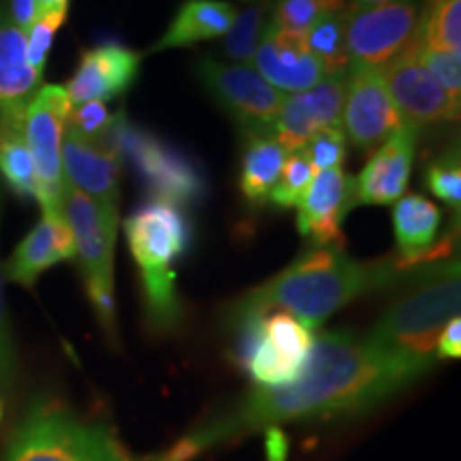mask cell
Segmentation results:
<instances>
[{
    "instance_id": "obj_1",
    "label": "cell",
    "mask_w": 461,
    "mask_h": 461,
    "mask_svg": "<svg viewBox=\"0 0 461 461\" xmlns=\"http://www.w3.org/2000/svg\"><path fill=\"white\" fill-rule=\"evenodd\" d=\"M417 376L350 331L314 336L293 383L257 387L203 420L154 461H194L212 448L291 420L357 417L400 393Z\"/></svg>"
},
{
    "instance_id": "obj_2",
    "label": "cell",
    "mask_w": 461,
    "mask_h": 461,
    "mask_svg": "<svg viewBox=\"0 0 461 461\" xmlns=\"http://www.w3.org/2000/svg\"><path fill=\"white\" fill-rule=\"evenodd\" d=\"M411 272L402 267L395 255L366 263L350 258L344 248L314 246L274 278L238 299L230 321L282 310L314 331L344 305L366 293L403 282Z\"/></svg>"
},
{
    "instance_id": "obj_3",
    "label": "cell",
    "mask_w": 461,
    "mask_h": 461,
    "mask_svg": "<svg viewBox=\"0 0 461 461\" xmlns=\"http://www.w3.org/2000/svg\"><path fill=\"white\" fill-rule=\"evenodd\" d=\"M461 269L457 257L425 263L408 274L402 297L380 316L366 342L400 363L414 376L436 366V344L445 327L459 316Z\"/></svg>"
},
{
    "instance_id": "obj_4",
    "label": "cell",
    "mask_w": 461,
    "mask_h": 461,
    "mask_svg": "<svg viewBox=\"0 0 461 461\" xmlns=\"http://www.w3.org/2000/svg\"><path fill=\"white\" fill-rule=\"evenodd\" d=\"M126 244L141 276L148 327L167 336L180 327L184 305L177 293L176 261L193 246L194 227L184 207L149 201L122 222Z\"/></svg>"
},
{
    "instance_id": "obj_5",
    "label": "cell",
    "mask_w": 461,
    "mask_h": 461,
    "mask_svg": "<svg viewBox=\"0 0 461 461\" xmlns=\"http://www.w3.org/2000/svg\"><path fill=\"white\" fill-rule=\"evenodd\" d=\"M3 461H140L105 423L60 402H34L11 436Z\"/></svg>"
},
{
    "instance_id": "obj_6",
    "label": "cell",
    "mask_w": 461,
    "mask_h": 461,
    "mask_svg": "<svg viewBox=\"0 0 461 461\" xmlns=\"http://www.w3.org/2000/svg\"><path fill=\"white\" fill-rule=\"evenodd\" d=\"M96 143L118 149L131 160L152 201H165L186 210L205 199L207 182L201 167L180 148L132 126L124 112L115 113L113 124Z\"/></svg>"
},
{
    "instance_id": "obj_7",
    "label": "cell",
    "mask_w": 461,
    "mask_h": 461,
    "mask_svg": "<svg viewBox=\"0 0 461 461\" xmlns=\"http://www.w3.org/2000/svg\"><path fill=\"white\" fill-rule=\"evenodd\" d=\"M62 216L73 233L75 258L84 278L86 295L101 327L115 338L113 295V248L118 229V210H109L67 184L62 193Z\"/></svg>"
},
{
    "instance_id": "obj_8",
    "label": "cell",
    "mask_w": 461,
    "mask_h": 461,
    "mask_svg": "<svg viewBox=\"0 0 461 461\" xmlns=\"http://www.w3.org/2000/svg\"><path fill=\"white\" fill-rule=\"evenodd\" d=\"M420 11L419 0L346 7L344 34L350 67L383 71L417 41Z\"/></svg>"
},
{
    "instance_id": "obj_9",
    "label": "cell",
    "mask_w": 461,
    "mask_h": 461,
    "mask_svg": "<svg viewBox=\"0 0 461 461\" xmlns=\"http://www.w3.org/2000/svg\"><path fill=\"white\" fill-rule=\"evenodd\" d=\"M197 75L212 101L229 113L246 137L274 135L276 120L286 96L265 82L255 67L224 65L214 58H203Z\"/></svg>"
},
{
    "instance_id": "obj_10",
    "label": "cell",
    "mask_w": 461,
    "mask_h": 461,
    "mask_svg": "<svg viewBox=\"0 0 461 461\" xmlns=\"http://www.w3.org/2000/svg\"><path fill=\"white\" fill-rule=\"evenodd\" d=\"M71 101L62 86H41L24 109V140L37 171L39 203L43 212H62L65 173H62V140Z\"/></svg>"
},
{
    "instance_id": "obj_11",
    "label": "cell",
    "mask_w": 461,
    "mask_h": 461,
    "mask_svg": "<svg viewBox=\"0 0 461 461\" xmlns=\"http://www.w3.org/2000/svg\"><path fill=\"white\" fill-rule=\"evenodd\" d=\"M420 37H417L411 48L389 62L380 71L384 88H387L391 101L400 112L403 122L414 126H431L442 122H455L459 120V99L448 95L434 75L419 62L417 51Z\"/></svg>"
},
{
    "instance_id": "obj_12",
    "label": "cell",
    "mask_w": 461,
    "mask_h": 461,
    "mask_svg": "<svg viewBox=\"0 0 461 461\" xmlns=\"http://www.w3.org/2000/svg\"><path fill=\"white\" fill-rule=\"evenodd\" d=\"M402 115L391 101L376 68H355L346 73L342 131L346 140L374 152L402 126Z\"/></svg>"
},
{
    "instance_id": "obj_13",
    "label": "cell",
    "mask_w": 461,
    "mask_h": 461,
    "mask_svg": "<svg viewBox=\"0 0 461 461\" xmlns=\"http://www.w3.org/2000/svg\"><path fill=\"white\" fill-rule=\"evenodd\" d=\"M419 126L402 122L387 141L380 143L353 180V205H393L406 193L414 157H417Z\"/></svg>"
},
{
    "instance_id": "obj_14",
    "label": "cell",
    "mask_w": 461,
    "mask_h": 461,
    "mask_svg": "<svg viewBox=\"0 0 461 461\" xmlns=\"http://www.w3.org/2000/svg\"><path fill=\"white\" fill-rule=\"evenodd\" d=\"M141 60V51L118 41L84 50L65 88L68 101L75 107L88 101L105 103L124 96L140 77Z\"/></svg>"
},
{
    "instance_id": "obj_15",
    "label": "cell",
    "mask_w": 461,
    "mask_h": 461,
    "mask_svg": "<svg viewBox=\"0 0 461 461\" xmlns=\"http://www.w3.org/2000/svg\"><path fill=\"white\" fill-rule=\"evenodd\" d=\"M346 73L327 75L312 88L286 96L274 126V137L286 152L305 148L316 132L342 126Z\"/></svg>"
},
{
    "instance_id": "obj_16",
    "label": "cell",
    "mask_w": 461,
    "mask_h": 461,
    "mask_svg": "<svg viewBox=\"0 0 461 461\" xmlns=\"http://www.w3.org/2000/svg\"><path fill=\"white\" fill-rule=\"evenodd\" d=\"M353 207V177L342 167L319 171L297 203L299 233L314 246L344 248L342 222Z\"/></svg>"
},
{
    "instance_id": "obj_17",
    "label": "cell",
    "mask_w": 461,
    "mask_h": 461,
    "mask_svg": "<svg viewBox=\"0 0 461 461\" xmlns=\"http://www.w3.org/2000/svg\"><path fill=\"white\" fill-rule=\"evenodd\" d=\"M122 163L124 157L118 149H109L96 141L84 140L71 129L65 131V140H62L65 182L109 210H118L120 205Z\"/></svg>"
},
{
    "instance_id": "obj_18",
    "label": "cell",
    "mask_w": 461,
    "mask_h": 461,
    "mask_svg": "<svg viewBox=\"0 0 461 461\" xmlns=\"http://www.w3.org/2000/svg\"><path fill=\"white\" fill-rule=\"evenodd\" d=\"M440 207L423 194H406L393 207V233L397 241L395 257L402 267L414 269L419 265L442 261L453 257V240L457 230H448L445 240L438 241L440 230Z\"/></svg>"
},
{
    "instance_id": "obj_19",
    "label": "cell",
    "mask_w": 461,
    "mask_h": 461,
    "mask_svg": "<svg viewBox=\"0 0 461 461\" xmlns=\"http://www.w3.org/2000/svg\"><path fill=\"white\" fill-rule=\"evenodd\" d=\"M252 62H255L257 71L263 75L265 82L272 84L282 95L285 92L297 95V92L312 88L322 77H327L321 62L305 48L303 37L282 32L272 24L265 31V37Z\"/></svg>"
},
{
    "instance_id": "obj_20",
    "label": "cell",
    "mask_w": 461,
    "mask_h": 461,
    "mask_svg": "<svg viewBox=\"0 0 461 461\" xmlns=\"http://www.w3.org/2000/svg\"><path fill=\"white\" fill-rule=\"evenodd\" d=\"M75 258V241L62 212H43L31 233L17 244L3 265L5 278L31 288L39 276L60 261Z\"/></svg>"
},
{
    "instance_id": "obj_21",
    "label": "cell",
    "mask_w": 461,
    "mask_h": 461,
    "mask_svg": "<svg viewBox=\"0 0 461 461\" xmlns=\"http://www.w3.org/2000/svg\"><path fill=\"white\" fill-rule=\"evenodd\" d=\"M43 73L34 71L26 58V32L15 24L9 5L0 3V118L24 112Z\"/></svg>"
},
{
    "instance_id": "obj_22",
    "label": "cell",
    "mask_w": 461,
    "mask_h": 461,
    "mask_svg": "<svg viewBox=\"0 0 461 461\" xmlns=\"http://www.w3.org/2000/svg\"><path fill=\"white\" fill-rule=\"evenodd\" d=\"M235 15L238 9L227 0H184L152 51L190 48L201 41L224 37L233 26Z\"/></svg>"
},
{
    "instance_id": "obj_23",
    "label": "cell",
    "mask_w": 461,
    "mask_h": 461,
    "mask_svg": "<svg viewBox=\"0 0 461 461\" xmlns=\"http://www.w3.org/2000/svg\"><path fill=\"white\" fill-rule=\"evenodd\" d=\"M285 160L286 149L280 146L274 135L246 137V148L241 154L240 188L252 205L267 203Z\"/></svg>"
},
{
    "instance_id": "obj_24",
    "label": "cell",
    "mask_w": 461,
    "mask_h": 461,
    "mask_svg": "<svg viewBox=\"0 0 461 461\" xmlns=\"http://www.w3.org/2000/svg\"><path fill=\"white\" fill-rule=\"evenodd\" d=\"M0 176L17 197L39 201L37 171L24 140V112L0 118Z\"/></svg>"
},
{
    "instance_id": "obj_25",
    "label": "cell",
    "mask_w": 461,
    "mask_h": 461,
    "mask_svg": "<svg viewBox=\"0 0 461 461\" xmlns=\"http://www.w3.org/2000/svg\"><path fill=\"white\" fill-rule=\"evenodd\" d=\"M272 7L274 0H261V3L246 7L235 15L233 26L224 34L222 41V51L227 58L240 62V65H252L269 20H272Z\"/></svg>"
},
{
    "instance_id": "obj_26",
    "label": "cell",
    "mask_w": 461,
    "mask_h": 461,
    "mask_svg": "<svg viewBox=\"0 0 461 461\" xmlns=\"http://www.w3.org/2000/svg\"><path fill=\"white\" fill-rule=\"evenodd\" d=\"M303 43L327 75L348 73L350 60L346 51L344 11L321 17L316 24L303 34Z\"/></svg>"
},
{
    "instance_id": "obj_27",
    "label": "cell",
    "mask_w": 461,
    "mask_h": 461,
    "mask_svg": "<svg viewBox=\"0 0 461 461\" xmlns=\"http://www.w3.org/2000/svg\"><path fill=\"white\" fill-rule=\"evenodd\" d=\"M261 331L269 346L274 350H278L288 363L303 367V363L310 355V348L314 344V331L308 325H303L293 314L274 310V312H267L263 316Z\"/></svg>"
},
{
    "instance_id": "obj_28",
    "label": "cell",
    "mask_w": 461,
    "mask_h": 461,
    "mask_svg": "<svg viewBox=\"0 0 461 461\" xmlns=\"http://www.w3.org/2000/svg\"><path fill=\"white\" fill-rule=\"evenodd\" d=\"M419 37L425 48L461 51V0H428Z\"/></svg>"
},
{
    "instance_id": "obj_29",
    "label": "cell",
    "mask_w": 461,
    "mask_h": 461,
    "mask_svg": "<svg viewBox=\"0 0 461 461\" xmlns=\"http://www.w3.org/2000/svg\"><path fill=\"white\" fill-rule=\"evenodd\" d=\"M344 9V0H274L269 24L282 32L303 37L321 17Z\"/></svg>"
},
{
    "instance_id": "obj_30",
    "label": "cell",
    "mask_w": 461,
    "mask_h": 461,
    "mask_svg": "<svg viewBox=\"0 0 461 461\" xmlns=\"http://www.w3.org/2000/svg\"><path fill=\"white\" fill-rule=\"evenodd\" d=\"M314 176L316 169L310 163L305 149H295V152H291V157H286L278 182L269 194V201L278 207H295Z\"/></svg>"
},
{
    "instance_id": "obj_31",
    "label": "cell",
    "mask_w": 461,
    "mask_h": 461,
    "mask_svg": "<svg viewBox=\"0 0 461 461\" xmlns=\"http://www.w3.org/2000/svg\"><path fill=\"white\" fill-rule=\"evenodd\" d=\"M425 184L436 199L445 201L447 205L459 212L461 205V160L459 149H448L447 154L438 157L425 171Z\"/></svg>"
},
{
    "instance_id": "obj_32",
    "label": "cell",
    "mask_w": 461,
    "mask_h": 461,
    "mask_svg": "<svg viewBox=\"0 0 461 461\" xmlns=\"http://www.w3.org/2000/svg\"><path fill=\"white\" fill-rule=\"evenodd\" d=\"M303 149L316 173L336 169V167L344 165L348 140H346L342 126H327V129L316 132L312 140L305 143Z\"/></svg>"
},
{
    "instance_id": "obj_33",
    "label": "cell",
    "mask_w": 461,
    "mask_h": 461,
    "mask_svg": "<svg viewBox=\"0 0 461 461\" xmlns=\"http://www.w3.org/2000/svg\"><path fill=\"white\" fill-rule=\"evenodd\" d=\"M417 58L448 95L461 101V51L425 48L420 43Z\"/></svg>"
},
{
    "instance_id": "obj_34",
    "label": "cell",
    "mask_w": 461,
    "mask_h": 461,
    "mask_svg": "<svg viewBox=\"0 0 461 461\" xmlns=\"http://www.w3.org/2000/svg\"><path fill=\"white\" fill-rule=\"evenodd\" d=\"M68 14H51V15H39L32 22V26L26 31V58L28 65L34 71L43 73L45 62H48L51 43H54L56 32L67 22Z\"/></svg>"
},
{
    "instance_id": "obj_35",
    "label": "cell",
    "mask_w": 461,
    "mask_h": 461,
    "mask_svg": "<svg viewBox=\"0 0 461 461\" xmlns=\"http://www.w3.org/2000/svg\"><path fill=\"white\" fill-rule=\"evenodd\" d=\"M113 118L115 113L109 112L105 103L88 101V103H82V105H75L71 109L67 129L77 132V135L84 137V140L96 141L109 131V126L113 124Z\"/></svg>"
},
{
    "instance_id": "obj_36",
    "label": "cell",
    "mask_w": 461,
    "mask_h": 461,
    "mask_svg": "<svg viewBox=\"0 0 461 461\" xmlns=\"http://www.w3.org/2000/svg\"><path fill=\"white\" fill-rule=\"evenodd\" d=\"M17 376V355L14 331H11L9 310L5 302V274L0 265V391H9L14 387Z\"/></svg>"
},
{
    "instance_id": "obj_37",
    "label": "cell",
    "mask_w": 461,
    "mask_h": 461,
    "mask_svg": "<svg viewBox=\"0 0 461 461\" xmlns=\"http://www.w3.org/2000/svg\"><path fill=\"white\" fill-rule=\"evenodd\" d=\"M436 355L438 359H459L461 357V321L459 316L453 319L448 325L442 330L440 338L436 344Z\"/></svg>"
},
{
    "instance_id": "obj_38",
    "label": "cell",
    "mask_w": 461,
    "mask_h": 461,
    "mask_svg": "<svg viewBox=\"0 0 461 461\" xmlns=\"http://www.w3.org/2000/svg\"><path fill=\"white\" fill-rule=\"evenodd\" d=\"M9 14L14 17L15 24L24 32L32 26V22L37 20V7H34V0H9Z\"/></svg>"
},
{
    "instance_id": "obj_39",
    "label": "cell",
    "mask_w": 461,
    "mask_h": 461,
    "mask_svg": "<svg viewBox=\"0 0 461 461\" xmlns=\"http://www.w3.org/2000/svg\"><path fill=\"white\" fill-rule=\"evenodd\" d=\"M39 15H51V14H68V0H34Z\"/></svg>"
},
{
    "instance_id": "obj_40",
    "label": "cell",
    "mask_w": 461,
    "mask_h": 461,
    "mask_svg": "<svg viewBox=\"0 0 461 461\" xmlns=\"http://www.w3.org/2000/svg\"><path fill=\"white\" fill-rule=\"evenodd\" d=\"M383 3H393V0H353V5H383Z\"/></svg>"
},
{
    "instance_id": "obj_41",
    "label": "cell",
    "mask_w": 461,
    "mask_h": 461,
    "mask_svg": "<svg viewBox=\"0 0 461 461\" xmlns=\"http://www.w3.org/2000/svg\"><path fill=\"white\" fill-rule=\"evenodd\" d=\"M3 414H5V406H3V400H0V420H3Z\"/></svg>"
}]
</instances>
